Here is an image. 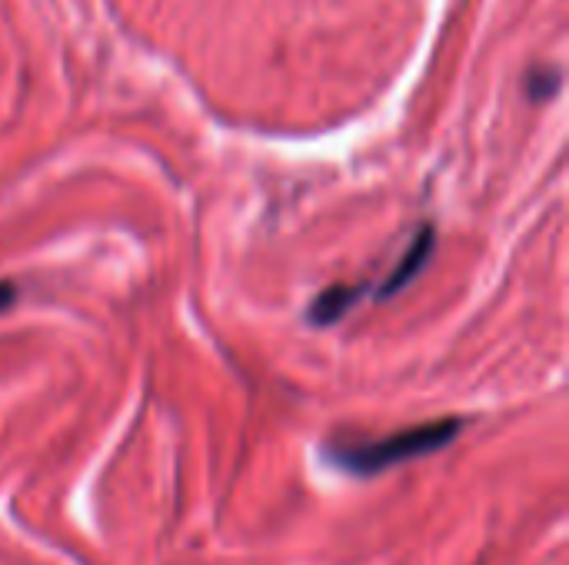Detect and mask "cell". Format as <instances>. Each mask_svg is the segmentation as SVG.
I'll list each match as a JSON object with an SVG mask.
<instances>
[{
	"instance_id": "7a4b0ae2",
	"label": "cell",
	"mask_w": 569,
	"mask_h": 565,
	"mask_svg": "<svg viewBox=\"0 0 569 565\" xmlns=\"http://www.w3.org/2000/svg\"><path fill=\"white\" fill-rule=\"evenodd\" d=\"M433 240H437L433 226L423 223V226L417 230V236L410 240V246L403 250V256L397 260V266L390 270V276L380 283V300H383V296H393L397 290H403V286L420 273V266H423V263L430 260V253H433Z\"/></svg>"
},
{
	"instance_id": "3957f363",
	"label": "cell",
	"mask_w": 569,
	"mask_h": 565,
	"mask_svg": "<svg viewBox=\"0 0 569 565\" xmlns=\"http://www.w3.org/2000/svg\"><path fill=\"white\" fill-rule=\"evenodd\" d=\"M357 300H360V286H330V290H323V293L313 300L310 320H313L317 326L337 323Z\"/></svg>"
},
{
	"instance_id": "6da1fadb",
	"label": "cell",
	"mask_w": 569,
	"mask_h": 565,
	"mask_svg": "<svg viewBox=\"0 0 569 565\" xmlns=\"http://www.w3.org/2000/svg\"><path fill=\"white\" fill-rule=\"evenodd\" d=\"M463 423L457 416L450 420H433V423H420L390 436H377V440H333L327 446V460L353 476H377L387 473L400 463L430 456L443 446H450L460 436Z\"/></svg>"
},
{
	"instance_id": "277c9868",
	"label": "cell",
	"mask_w": 569,
	"mask_h": 565,
	"mask_svg": "<svg viewBox=\"0 0 569 565\" xmlns=\"http://www.w3.org/2000/svg\"><path fill=\"white\" fill-rule=\"evenodd\" d=\"M13 300H17V286L13 283H0V313L7 306H13Z\"/></svg>"
}]
</instances>
